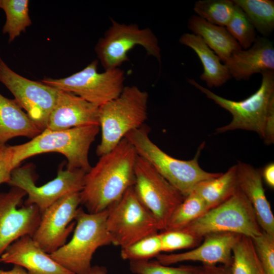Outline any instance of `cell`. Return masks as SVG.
I'll list each match as a JSON object with an SVG mask.
<instances>
[{"label": "cell", "instance_id": "18", "mask_svg": "<svg viewBox=\"0 0 274 274\" xmlns=\"http://www.w3.org/2000/svg\"><path fill=\"white\" fill-rule=\"evenodd\" d=\"M0 258L2 262L22 267L29 274H74L54 260L30 235L12 243Z\"/></svg>", "mask_w": 274, "mask_h": 274}, {"label": "cell", "instance_id": "5", "mask_svg": "<svg viewBox=\"0 0 274 274\" xmlns=\"http://www.w3.org/2000/svg\"><path fill=\"white\" fill-rule=\"evenodd\" d=\"M109 209L97 213H89L79 208L72 239L55 252L51 257L74 274H88L96 250L112 244L106 221Z\"/></svg>", "mask_w": 274, "mask_h": 274}, {"label": "cell", "instance_id": "38", "mask_svg": "<svg viewBox=\"0 0 274 274\" xmlns=\"http://www.w3.org/2000/svg\"><path fill=\"white\" fill-rule=\"evenodd\" d=\"M0 274H29L27 270L22 267L14 265L13 267L9 270H4L0 269Z\"/></svg>", "mask_w": 274, "mask_h": 274}, {"label": "cell", "instance_id": "22", "mask_svg": "<svg viewBox=\"0 0 274 274\" xmlns=\"http://www.w3.org/2000/svg\"><path fill=\"white\" fill-rule=\"evenodd\" d=\"M179 42L191 48L199 57L203 68L200 78L209 87L221 86L231 78L226 66L200 36L185 33L180 38Z\"/></svg>", "mask_w": 274, "mask_h": 274}, {"label": "cell", "instance_id": "11", "mask_svg": "<svg viewBox=\"0 0 274 274\" xmlns=\"http://www.w3.org/2000/svg\"><path fill=\"white\" fill-rule=\"evenodd\" d=\"M112 25L98 42L95 51L105 70L118 68L128 61V52L136 45L143 47L148 55L161 61L160 48L155 35L149 28L136 24H120L111 19Z\"/></svg>", "mask_w": 274, "mask_h": 274}, {"label": "cell", "instance_id": "30", "mask_svg": "<svg viewBox=\"0 0 274 274\" xmlns=\"http://www.w3.org/2000/svg\"><path fill=\"white\" fill-rule=\"evenodd\" d=\"M235 5L231 18L225 27L242 48L245 50L250 48L256 40V30L244 11Z\"/></svg>", "mask_w": 274, "mask_h": 274}, {"label": "cell", "instance_id": "21", "mask_svg": "<svg viewBox=\"0 0 274 274\" xmlns=\"http://www.w3.org/2000/svg\"><path fill=\"white\" fill-rule=\"evenodd\" d=\"M41 132L15 99L0 93V145L18 136L33 139Z\"/></svg>", "mask_w": 274, "mask_h": 274}, {"label": "cell", "instance_id": "16", "mask_svg": "<svg viewBox=\"0 0 274 274\" xmlns=\"http://www.w3.org/2000/svg\"><path fill=\"white\" fill-rule=\"evenodd\" d=\"M241 235L231 232H216L205 235L203 243L189 251L169 254H159L156 260L169 265L185 261H199L204 265H223L230 267L232 250Z\"/></svg>", "mask_w": 274, "mask_h": 274}, {"label": "cell", "instance_id": "25", "mask_svg": "<svg viewBox=\"0 0 274 274\" xmlns=\"http://www.w3.org/2000/svg\"><path fill=\"white\" fill-rule=\"evenodd\" d=\"M233 2L244 11L255 30L265 37L272 33L274 28L273 0H233Z\"/></svg>", "mask_w": 274, "mask_h": 274}, {"label": "cell", "instance_id": "2", "mask_svg": "<svg viewBox=\"0 0 274 274\" xmlns=\"http://www.w3.org/2000/svg\"><path fill=\"white\" fill-rule=\"evenodd\" d=\"M100 130L98 125L73 127L60 130L45 129L26 143L12 146L15 167L34 155L48 152L63 155L66 168L88 172L91 166L89 160L90 146Z\"/></svg>", "mask_w": 274, "mask_h": 274}, {"label": "cell", "instance_id": "3", "mask_svg": "<svg viewBox=\"0 0 274 274\" xmlns=\"http://www.w3.org/2000/svg\"><path fill=\"white\" fill-rule=\"evenodd\" d=\"M148 94L135 86L123 88L116 98L99 107L101 156L114 148L130 132L144 125L148 117Z\"/></svg>", "mask_w": 274, "mask_h": 274}, {"label": "cell", "instance_id": "27", "mask_svg": "<svg viewBox=\"0 0 274 274\" xmlns=\"http://www.w3.org/2000/svg\"><path fill=\"white\" fill-rule=\"evenodd\" d=\"M28 0H0V8L5 12L6 21L3 29L11 42L31 24L28 14Z\"/></svg>", "mask_w": 274, "mask_h": 274}, {"label": "cell", "instance_id": "26", "mask_svg": "<svg viewBox=\"0 0 274 274\" xmlns=\"http://www.w3.org/2000/svg\"><path fill=\"white\" fill-rule=\"evenodd\" d=\"M232 274H266L257 256L252 238L241 235L233 247Z\"/></svg>", "mask_w": 274, "mask_h": 274}, {"label": "cell", "instance_id": "31", "mask_svg": "<svg viewBox=\"0 0 274 274\" xmlns=\"http://www.w3.org/2000/svg\"><path fill=\"white\" fill-rule=\"evenodd\" d=\"M161 252L160 237L157 233L121 248L120 255L122 259L129 261H145L156 257Z\"/></svg>", "mask_w": 274, "mask_h": 274}, {"label": "cell", "instance_id": "15", "mask_svg": "<svg viewBox=\"0 0 274 274\" xmlns=\"http://www.w3.org/2000/svg\"><path fill=\"white\" fill-rule=\"evenodd\" d=\"M80 204V192L75 193L61 198L41 214L32 238L45 252L51 254L65 244L75 227L73 221Z\"/></svg>", "mask_w": 274, "mask_h": 274}, {"label": "cell", "instance_id": "23", "mask_svg": "<svg viewBox=\"0 0 274 274\" xmlns=\"http://www.w3.org/2000/svg\"><path fill=\"white\" fill-rule=\"evenodd\" d=\"M188 27L192 33L200 36L224 62L234 52L242 49L225 27L210 23L196 15L189 19Z\"/></svg>", "mask_w": 274, "mask_h": 274}, {"label": "cell", "instance_id": "28", "mask_svg": "<svg viewBox=\"0 0 274 274\" xmlns=\"http://www.w3.org/2000/svg\"><path fill=\"white\" fill-rule=\"evenodd\" d=\"M208 210L202 199L192 191L185 197L174 212L164 231L180 230L200 217Z\"/></svg>", "mask_w": 274, "mask_h": 274}, {"label": "cell", "instance_id": "36", "mask_svg": "<svg viewBox=\"0 0 274 274\" xmlns=\"http://www.w3.org/2000/svg\"><path fill=\"white\" fill-rule=\"evenodd\" d=\"M197 274H232L230 267L223 265H204L200 266Z\"/></svg>", "mask_w": 274, "mask_h": 274}, {"label": "cell", "instance_id": "34", "mask_svg": "<svg viewBox=\"0 0 274 274\" xmlns=\"http://www.w3.org/2000/svg\"><path fill=\"white\" fill-rule=\"evenodd\" d=\"M159 234L162 252H170L195 247L201 240L179 230L163 231Z\"/></svg>", "mask_w": 274, "mask_h": 274}, {"label": "cell", "instance_id": "13", "mask_svg": "<svg viewBox=\"0 0 274 274\" xmlns=\"http://www.w3.org/2000/svg\"><path fill=\"white\" fill-rule=\"evenodd\" d=\"M0 82L42 131L57 101L59 90L25 78L12 70L0 57Z\"/></svg>", "mask_w": 274, "mask_h": 274}, {"label": "cell", "instance_id": "17", "mask_svg": "<svg viewBox=\"0 0 274 274\" xmlns=\"http://www.w3.org/2000/svg\"><path fill=\"white\" fill-rule=\"evenodd\" d=\"M98 112L99 107L72 92L59 90L45 129L60 130L99 125Z\"/></svg>", "mask_w": 274, "mask_h": 274}, {"label": "cell", "instance_id": "19", "mask_svg": "<svg viewBox=\"0 0 274 274\" xmlns=\"http://www.w3.org/2000/svg\"><path fill=\"white\" fill-rule=\"evenodd\" d=\"M231 77L247 80L255 73L274 71V47L264 37H257L252 45L234 52L224 62Z\"/></svg>", "mask_w": 274, "mask_h": 274}, {"label": "cell", "instance_id": "40", "mask_svg": "<svg viewBox=\"0 0 274 274\" xmlns=\"http://www.w3.org/2000/svg\"><path fill=\"white\" fill-rule=\"evenodd\" d=\"M2 262V261H1V258H0V262Z\"/></svg>", "mask_w": 274, "mask_h": 274}, {"label": "cell", "instance_id": "14", "mask_svg": "<svg viewBox=\"0 0 274 274\" xmlns=\"http://www.w3.org/2000/svg\"><path fill=\"white\" fill-rule=\"evenodd\" d=\"M26 195L16 187L0 193V257L18 238L32 237L39 225L41 213L36 206L24 204L19 208Z\"/></svg>", "mask_w": 274, "mask_h": 274}, {"label": "cell", "instance_id": "37", "mask_svg": "<svg viewBox=\"0 0 274 274\" xmlns=\"http://www.w3.org/2000/svg\"><path fill=\"white\" fill-rule=\"evenodd\" d=\"M262 180L270 188H274V163L266 165L261 172Z\"/></svg>", "mask_w": 274, "mask_h": 274}, {"label": "cell", "instance_id": "10", "mask_svg": "<svg viewBox=\"0 0 274 274\" xmlns=\"http://www.w3.org/2000/svg\"><path fill=\"white\" fill-rule=\"evenodd\" d=\"M133 187L139 198L165 230L174 212L185 197L146 160L137 155Z\"/></svg>", "mask_w": 274, "mask_h": 274}, {"label": "cell", "instance_id": "7", "mask_svg": "<svg viewBox=\"0 0 274 274\" xmlns=\"http://www.w3.org/2000/svg\"><path fill=\"white\" fill-rule=\"evenodd\" d=\"M179 230L200 239L216 232H231L252 238L262 231L252 205L239 187L228 199Z\"/></svg>", "mask_w": 274, "mask_h": 274}, {"label": "cell", "instance_id": "12", "mask_svg": "<svg viewBox=\"0 0 274 274\" xmlns=\"http://www.w3.org/2000/svg\"><path fill=\"white\" fill-rule=\"evenodd\" d=\"M86 173L81 169L60 168L55 178L38 186L35 183L32 166L25 165L13 169L8 184L23 190L27 195L24 204L36 206L42 214L63 196L80 192Z\"/></svg>", "mask_w": 274, "mask_h": 274}, {"label": "cell", "instance_id": "8", "mask_svg": "<svg viewBox=\"0 0 274 274\" xmlns=\"http://www.w3.org/2000/svg\"><path fill=\"white\" fill-rule=\"evenodd\" d=\"M106 224L112 244L121 248L161 231L158 221L142 202L133 185L109 208Z\"/></svg>", "mask_w": 274, "mask_h": 274}, {"label": "cell", "instance_id": "20", "mask_svg": "<svg viewBox=\"0 0 274 274\" xmlns=\"http://www.w3.org/2000/svg\"><path fill=\"white\" fill-rule=\"evenodd\" d=\"M236 165L238 186L252 205L261 230L274 234V216L265 195L261 172L241 161Z\"/></svg>", "mask_w": 274, "mask_h": 274}, {"label": "cell", "instance_id": "24", "mask_svg": "<svg viewBox=\"0 0 274 274\" xmlns=\"http://www.w3.org/2000/svg\"><path fill=\"white\" fill-rule=\"evenodd\" d=\"M238 188L235 164L217 177L199 182L193 191L202 199L210 210L230 198Z\"/></svg>", "mask_w": 274, "mask_h": 274}, {"label": "cell", "instance_id": "29", "mask_svg": "<svg viewBox=\"0 0 274 274\" xmlns=\"http://www.w3.org/2000/svg\"><path fill=\"white\" fill-rule=\"evenodd\" d=\"M235 4L231 0H199L194 6L197 16L207 22L225 27L233 14Z\"/></svg>", "mask_w": 274, "mask_h": 274}, {"label": "cell", "instance_id": "35", "mask_svg": "<svg viewBox=\"0 0 274 274\" xmlns=\"http://www.w3.org/2000/svg\"><path fill=\"white\" fill-rule=\"evenodd\" d=\"M15 168L12 146L0 145V185L9 183L12 172Z\"/></svg>", "mask_w": 274, "mask_h": 274}, {"label": "cell", "instance_id": "1", "mask_svg": "<svg viewBox=\"0 0 274 274\" xmlns=\"http://www.w3.org/2000/svg\"><path fill=\"white\" fill-rule=\"evenodd\" d=\"M137 155L133 146L124 138L112 150L100 156L85 174L80 197L81 203L88 213L108 209L133 185Z\"/></svg>", "mask_w": 274, "mask_h": 274}, {"label": "cell", "instance_id": "9", "mask_svg": "<svg viewBox=\"0 0 274 274\" xmlns=\"http://www.w3.org/2000/svg\"><path fill=\"white\" fill-rule=\"evenodd\" d=\"M98 60L61 79L44 78L41 82L59 90L72 92L99 107L117 97L123 89L124 73L120 68L97 71Z\"/></svg>", "mask_w": 274, "mask_h": 274}, {"label": "cell", "instance_id": "39", "mask_svg": "<svg viewBox=\"0 0 274 274\" xmlns=\"http://www.w3.org/2000/svg\"><path fill=\"white\" fill-rule=\"evenodd\" d=\"M88 274H108L106 268L101 266H92Z\"/></svg>", "mask_w": 274, "mask_h": 274}, {"label": "cell", "instance_id": "4", "mask_svg": "<svg viewBox=\"0 0 274 274\" xmlns=\"http://www.w3.org/2000/svg\"><path fill=\"white\" fill-rule=\"evenodd\" d=\"M133 146L138 155L146 160L184 197L199 182L219 176L221 173H209L201 168L198 158L204 142L194 157L189 160L175 158L162 151L149 137V128L144 125L125 137Z\"/></svg>", "mask_w": 274, "mask_h": 274}, {"label": "cell", "instance_id": "32", "mask_svg": "<svg viewBox=\"0 0 274 274\" xmlns=\"http://www.w3.org/2000/svg\"><path fill=\"white\" fill-rule=\"evenodd\" d=\"M130 270L134 274H197L200 266L181 265L172 267L157 260L130 261Z\"/></svg>", "mask_w": 274, "mask_h": 274}, {"label": "cell", "instance_id": "33", "mask_svg": "<svg viewBox=\"0 0 274 274\" xmlns=\"http://www.w3.org/2000/svg\"><path fill=\"white\" fill-rule=\"evenodd\" d=\"M261 265L266 274H274V234L262 231L252 238Z\"/></svg>", "mask_w": 274, "mask_h": 274}, {"label": "cell", "instance_id": "6", "mask_svg": "<svg viewBox=\"0 0 274 274\" xmlns=\"http://www.w3.org/2000/svg\"><path fill=\"white\" fill-rule=\"evenodd\" d=\"M261 74L262 81L258 90L240 101L229 100L219 96L194 79H190L188 82L232 115L231 122L217 128V132L244 129L255 131L263 139L267 115L274 108V71H267Z\"/></svg>", "mask_w": 274, "mask_h": 274}]
</instances>
